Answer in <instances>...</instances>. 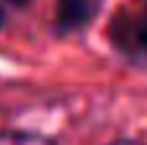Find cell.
I'll return each instance as SVG.
<instances>
[{
	"label": "cell",
	"instance_id": "1",
	"mask_svg": "<svg viewBox=\"0 0 147 145\" xmlns=\"http://www.w3.org/2000/svg\"><path fill=\"white\" fill-rule=\"evenodd\" d=\"M109 39L116 52L147 65V0H127L111 16Z\"/></svg>",
	"mask_w": 147,
	"mask_h": 145
},
{
	"label": "cell",
	"instance_id": "2",
	"mask_svg": "<svg viewBox=\"0 0 147 145\" xmlns=\"http://www.w3.org/2000/svg\"><path fill=\"white\" fill-rule=\"evenodd\" d=\"M98 13V0H57V29L75 31L93 21Z\"/></svg>",
	"mask_w": 147,
	"mask_h": 145
},
{
	"label": "cell",
	"instance_id": "3",
	"mask_svg": "<svg viewBox=\"0 0 147 145\" xmlns=\"http://www.w3.org/2000/svg\"><path fill=\"white\" fill-rule=\"evenodd\" d=\"M0 145H52L41 135H31V132H3Z\"/></svg>",
	"mask_w": 147,
	"mask_h": 145
},
{
	"label": "cell",
	"instance_id": "4",
	"mask_svg": "<svg viewBox=\"0 0 147 145\" xmlns=\"http://www.w3.org/2000/svg\"><path fill=\"white\" fill-rule=\"evenodd\" d=\"M114 145H140V143H132V140H124V143H114Z\"/></svg>",
	"mask_w": 147,
	"mask_h": 145
},
{
	"label": "cell",
	"instance_id": "5",
	"mask_svg": "<svg viewBox=\"0 0 147 145\" xmlns=\"http://www.w3.org/2000/svg\"><path fill=\"white\" fill-rule=\"evenodd\" d=\"M8 3H18V5H23V3H26V0H8Z\"/></svg>",
	"mask_w": 147,
	"mask_h": 145
}]
</instances>
